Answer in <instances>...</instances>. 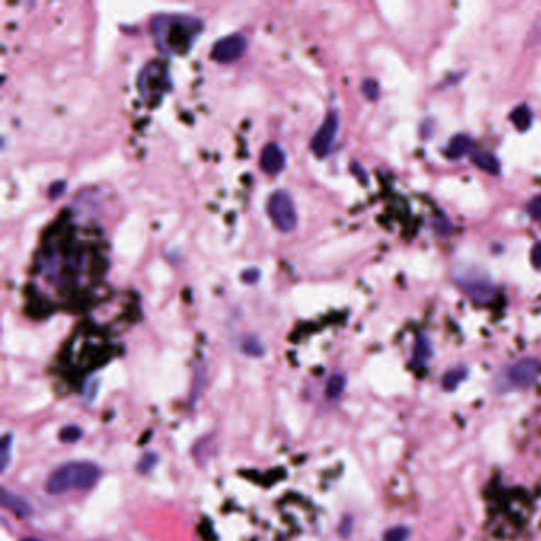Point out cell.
Here are the masks:
<instances>
[{"label":"cell","instance_id":"6da1fadb","mask_svg":"<svg viewBox=\"0 0 541 541\" xmlns=\"http://www.w3.org/2000/svg\"><path fill=\"white\" fill-rule=\"evenodd\" d=\"M203 30L199 18L178 13H162L151 19V32L157 48L170 56L186 55Z\"/></svg>","mask_w":541,"mask_h":541},{"label":"cell","instance_id":"7a4b0ae2","mask_svg":"<svg viewBox=\"0 0 541 541\" xmlns=\"http://www.w3.org/2000/svg\"><path fill=\"white\" fill-rule=\"evenodd\" d=\"M138 94L146 105H157L172 89L169 65L162 61H151L138 73Z\"/></svg>","mask_w":541,"mask_h":541},{"label":"cell","instance_id":"3957f363","mask_svg":"<svg viewBox=\"0 0 541 541\" xmlns=\"http://www.w3.org/2000/svg\"><path fill=\"white\" fill-rule=\"evenodd\" d=\"M267 211L272 223L275 224L277 229L283 233H289L297 225V210L294 205V200L289 196V192L278 189L269 197L267 203Z\"/></svg>","mask_w":541,"mask_h":541},{"label":"cell","instance_id":"277c9868","mask_svg":"<svg viewBox=\"0 0 541 541\" xmlns=\"http://www.w3.org/2000/svg\"><path fill=\"white\" fill-rule=\"evenodd\" d=\"M456 281L465 291L467 296H470L476 302H487L496 294V286H493L492 279L479 270H462L460 273H456Z\"/></svg>","mask_w":541,"mask_h":541},{"label":"cell","instance_id":"5b68a950","mask_svg":"<svg viewBox=\"0 0 541 541\" xmlns=\"http://www.w3.org/2000/svg\"><path fill=\"white\" fill-rule=\"evenodd\" d=\"M338 130H340L338 113L329 111L323 124L319 126V129L315 132V135H313L311 138L310 148L313 151V155L319 159H324L325 156H329V152L332 151V146L333 143H335V138L338 135Z\"/></svg>","mask_w":541,"mask_h":541},{"label":"cell","instance_id":"8992f818","mask_svg":"<svg viewBox=\"0 0 541 541\" xmlns=\"http://www.w3.org/2000/svg\"><path fill=\"white\" fill-rule=\"evenodd\" d=\"M248 48V40L242 33H230L211 46V59L219 64H232L238 61Z\"/></svg>","mask_w":541,"mask_h":541},{"label":"cell","instance_id":"52a82bcc","mask_svg":"<svg viewBox=\"0 0 541 541\" xmlns=\"http://www.w3.org/2000/svg\"><path fill=\"white\" fill-rule=\"evenodd\" d=\"M540 364L537 359H520L516 364L510 365L503 373L506 386L511 389H525L533 384L538 377Z\"/></svg>","mask_w":541,"mask_h":541},{"label":"cell","instance_id":"ba28073f","mask_svg":"<svg viewBox=\"0 0 541 541\" xmlns=\"http://www.w3.org/2000/svg\"><path fill=\"white\" fill-rule=\"evenodd\" d=\"M70 487H75L77 489L75 462L59 467V469L51 473L45 484L46 492L51 493V496H61V493L69 491Z\"/></svg>","mask_w":541,"mask_h":541},{"label":"cell","instance_id":"9c48e42d","mask_svg":"<svg viewBox=\"0 0 541 541\" xmlns=\"http://www.w3.org/2000/svg\"><path fill=\"white\" fill-rule=\"evenodd\" d=\"M259 167L265 175L275 177L281 173L286 167V155L278 143H267L260 151Z\"/></svg>","mask_w":541,"mask_h":541},{"label":"cell","instance_id":"30bf717a","mask_svg":"<svg viewBox=\"0 0 541 541\" xmlns=\"http://www.w3.org/2000/svg\"><path fill=\"white\" fill-rule=\"evenodd\" d=\"M2 505L5 506V508H9L10 511L15 513L19 518H28L32 514V506L28 500L6 489L2 491Z\"/></svg>","mask_w":541,"mask_h":541},{"label":"cell","instance_id":"8fae6325","mask_svg":"<svg viewBox=\"0 0 541 541\" xmlns=\"http://www.w3.org/2000/svg\"><path fill=\"white\" fill-rule=\"evenodd\" d=\"M473 150V140L469 135H456L454 137L450 146H447V156L451 159H460L467 155H470Z\"/></svg>","mask_w":541,"mask_h":541},{"label":"cell","instance_id":"7c38bea8","mask_svg":"<svg viewBox=\"0 0 541 541\" xmlns=\"http://www.w3.org/2000/svg\"><path fill=\"white\" fill-rule=\"evenodd\" d=\"M473 162L476 164L478 169L491 173V175H498L500 173V162L492 152H476V155L473 156Z\"/></svg>","mask_w":541,"mask_h":541},{"label":"cell","instance_id":"4fadbf2b","mask_svg":"<svg viewBox=\"0 0 541 541\" xmlns=\"http://www.w3.org/2000/svg\"><path fill=\"white\" fill-rule=\"evenodd\" d=\"M467 373L469 370L465 367H456V369H451L445 373V377L442 379V386L445 391H456L457 386L464 381L467 378Z\"/></svg>","mask_w":541,"mask_h":541},{"label":"cell","instance_id":"5bb4252c","mask_svg":"<svg viewBox=\"0 0 541 541\" xmlns=\"http://www.w3.org/2000/svg\"><path fill=\"white\" fill-rule=\"evenodd\" d=\"M511 121H513V124L516 126L519 130H523V132L527 130V129L530 128L532 121H533L532 110L527 105L518 106V108L511 113Z\"/></svg>","mask_w":541,"mask_h":541},{"label":"cell","instance_id":"9a60e30c","mask_svg":"<svg viewBox=\"0 0 541 541\" xmlns=\"http://www.w3.org/2000/svg\"><path fill=\"white\" fill-rule=\"evenodd\" d=\"M345 387H346V377L345 375H342V373H335V375H332L329 378V381H327V386H325L327 398H330V400L338 398L343 394Z\"/></svg>","mask_w":541,"mask_h":541},{"label":"cell","instance_id":"2e32d148","mask_svg":"<svg viewBox=\"0 0 541 541\" xmlns=\"http://www.w3.org/2000/svg\"><path fill=\"white\" fill-rule=\"evenodd\" d=\"M432 357V345L425 337H419L414 346V360L418 364H425Z\"/></svg>","mask_w":541,"mask_h":541},{"label":"cell","instance_id":"e0dca14e","mask_svg":"<svg viewBox=\"0 0 541 541\" xmlns=\"http://www.w3.org/2000/svg\"><path fill=\"white\" fill-rule=\"evenodd\" d=\"M82 437H83V430L79 429L78 425H67L61 432H59V440H61L62 443H67V445L79 442Z\"/></svg>","mask_w":541,"mask_h":541},{"label":"cell","instance_id":"ac0fdd59","mask_svg":"<svg viewBox=\"0 0 541 541\" xmlns=\"http://www.w3.org/2000/svg\"><path fill=\"white\" fill-rule=\"evenodd\" d=\"M242 350H243L245 354H248V356H251V357H259V356H262V354L265 352L264 345L260 343L259 340L255 338V337L245 338L243 343H242Z\"/></svg>","mask_w":541,"mask_h":541},{"label":"cell","instance_id":"d6986e66","mask_svg":"<svg viewBox=\"0 0 541 541\" xmlns=\"http://www.w3.org/2000/svg\"><path fill=\"white\" fill-rule=\"evenodd\" d=\"M410 538V529L405 525H394L392 529L386 530L383 541H406Z\"/></svg>","mask_w":541,"mask_h":541},{"label":"cell","instance_id":"ffe728a7","mask_svg":"<svg viewBox=\"0 0 541 541\" xmlns=\"http://www.w3.org/2000/svg\"><path fill=\"white\" fill-rule=\"evenodd\" d=\"M157 460H159V457H157L156 452L145 454V456L140 459V462H138V472H142L143 475H146V473H150L157 465Z\"/></svg>","mask_w":541,"mask_h":541},{"label":"cell","instance_id":"44dd1931","mask_svg":"<svg viewBox=\"0 0 541 541\" xmlns=\"http://www.w3.org/2000/svg\"><path fill=\"white\" fill-rule=\"evenodd\" d=\"M13 445V437L10 433H5L2 438V459H0V464H2V472L6 470V467L10 464V450Z\"/></svg>","mask_w":541,"mask_h":541},{"label":"cell","instance_id":"7402d4cb","mask_svg":"<svg viewBox=\"0 0 541 541\" xmlns=\"http://www.w3.org/2000/svg\"><path fill=\"white\" fill-rule=\"evenodd\" d=\"M362 94L369 100H377L379 96V88L375 79H365L362 84Z\"/></svg>","mask_w":541,"mask_h":541},{"label":"cell","instance_id":"603a6c76","mask_svg":"<svg viewBox=\"0 0 541 541\" xmlns=\"http://www.w3.org/2000/svg\"><path fill=\"white\" fill-rule=\"evenodd\" d=\"M527 210H529V215L533 218V219H541V194L540 196H537L535 199L530 200L529 206H527Z\"/></svg>","mask_w":541,"mask_h":541},{"label":"cell","instance_id":"cb8c5ba5","mask_svg":"<svg viewBox=\"0 0 541 541\" xmlns=\"http://www.w3.org/2000/svg\"><path fill=\"white\" fill-rule=\"evenodd\" d=\"M259 277H260V272H259L257 269H248V270H245V272L242 273L243 281H245V283H248V284H255V283H257V281H259Z\"/></svg>","mask_w":541,"mask_h":541},{"label":"cell","instance_id":"d4e9b609","mask_svg":"<svg viewBox=\"0 0 541 541\" xmlns=\"http://www.w3.org/2000/svg\"><path fill=\"white\" fill-rule=\"evenodd\" d=\"M532 264L537 267V269H541V243H537L532 250Z\"/></svg>","mask_w":541,"mask_h":541},{"label":"cell","instance_id":"484cf974","mask_svg":"<svg viewBox=\"0 0 541 541\" xmlns=\"http://www.w3.org/2000/svg\"><path fill=\"white\" fill-rule=\"evenodd\" d=\"M21 541H40V540H37V538H23Z\"/></svg>","mask_w":541,"mask_h":541}]
</instances>
